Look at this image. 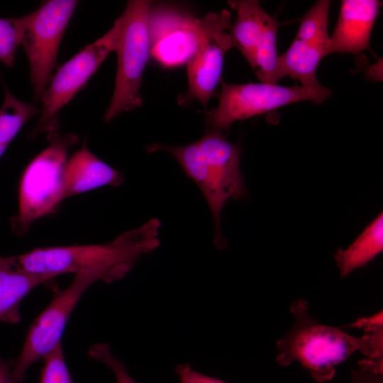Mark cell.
<instances>
[{
  "label": "cell",
  "mask_w": 383,
  "mask_h": 383,
  "mask_svg": "<svg viewBox=\"0 0 383 383\" xmlns=\"http://www.w3.org/2000/svg\"><path fill=\"white\" fill-rule=\"evenodd\" d=\"M290 311L294 322L292 328L277 343V362L281 365L299 363L314 380H331L335 367L357 351L366 361L383 365V321L378 318L363 320L359 338L342 330L320 323L309 313V304L300 299L293 301Z\"/></svg>",
  "instance_id": "6da1fadb"
},
{
  "label": "cell",
  "mask_w": 383,
  "mask_h": 383,
  "mask_svg": "<svg viewBox=\"0 0 383 383\" xmlns=\"http://www.w3.org/2000/svg\"><path fill=\"white\" fill-rule=\"evenodd\" d=\"M160 226L159 219L151 218L106 243L38 248L16 258L18 266L30 273L55 278L89 272L99 281L112 283L123 278L142 256L158 248Z\"/></svg>",
  "instance_id": "7a4b0ae2"
},
{
  "label": "cell",
  "mask_w": 383,
  "mask_h": 383,
  "mask_svg": "<svg viewBox=\"0 0 383 383\" xmlns=\"http://www.w3.org/2000/svg\"><path fill=\"white\" fill-rule=\"evenodd\" d=\"M48 140L50 145L28 165L20 181L18 212L10 219L18 235H23L37 219L54 212L65 199L67 153L79 138L56 133Z\"/></svg>",
  "instance_id": "3957f363"
},
{
  "label": "cell",
  "mask_w": 383,
  "mask_h": 383,
  "mask_svg": "<svg viewBox=\"0 0 383 383\" xmlns=\"http://www.w3.org/2000/svg\"><path fill=\"white\" fill-rule=\"evenodd\" d=\"M150 4L146 0L128 1L119 18L117 70L113 94L104 115L106 122L143 104L140 88L151 50L148 29Z\"/></svg>",
  "instance_id": "277c9868"
},
{
  "label": "cell",
  "mask_w": 383,
  "mask_h": 383,
  "mask_svg": "<svg viewBox=\"0 0 383 383\" xmlns=\"http://www.w3.org/2000/svg\"><path fill=\"white\" fill-rule=\"evenodd\" d=\"M78 1H44L32 13L18 18L21 45L27 56L35 99L40 100L55 66L59 48Z\"/></svg>",
  "instance_id": "5b68a950"
},
{
  "label": "cell",
  "mask_w": 383,
  "mask_h": 383,
  "mask_svg": "<svg viewBox=\"0 0 383 383\" xmlns=\"http://www.w3.org/2000/svg\"><path fill=\"white\" fill-rule=\"evenodd\" d=\"M120 28L121 21L118 18L104 35L58 69L42 95L41 115L30 137L43 133L49 138L57 133L59 111L87 84L109 54L116 51Z\"/></svg>",
  "instance_id": "8992f818"
},
{
  "label": "cell",
  "mask_w": 383,
  "mask_h": 383,
  "mask_svg": "<svg viewBox=\"0 0 383 383\" xmlns=\"http://www.w3.org/2000/svg\"><path fill=\"white\" fill-rule=\"evenodd\" d=\"M218 106L208 114L213 129H228L236 121L245 119L301 101L321 103L329 97L331 90L318 87H284L277 84L247 83L230 84L221 81Z\"/></svg>",
  "instance_id": "52a82bcc"
},
{
  "label": "cell",
  "mask_w": 383,
  "mask_h": 383,
  "mask_svg": "<svg viewBox=\"0 0 383 383\" xmlns=\"http://www.w3.org/2000/svg\"><path fill=\"white\" fill-rule=\"evenodd\" d=\"M98 281L94 274L82 272L74 274L66 288L55 291L49 304L33 321L19 355L12 362V375L16 383L24 379L31 365L61 345L67 322L75 306L85 291Z\"/></svg>",
  "instance_id": "ba28073f"
},
{
  "label": "cell",
  "mask_w": 383,
  "mask_h": 383,
  "mask_svg": "<svg viewBox=\"0 0 383 383\" xmlns=\"http://www.w3.org/2000/svg\"><path fill=\"white\" fill-rule=\"evenodd\" d=\"M226 9L209 12L201 18L184 15L165 35L151 45L150 56L167 67L187 64L213 36L231 27Z\"/></svg>",
  "instance_id": "9c48e42d"
},
{
  "label": "cell",
  "mask_w": 383,
  "mask_h": 383,
  "mask_svg": "<svg viewBox=\"0 0 383 383\" xmlns=\"http://www.w3.org/2000/svg\"><path fill=\"white\" fill-rule=\"evenodd\" d=\"M146 149L149 152H166L170 154L199 187L213 216L215 245L218 248H224L226 242L221 233V215L228 199L213 176L196 142L180 146L153 143L148 145Z\"/></svg>",
  "instance_id": "30bf717a"
},
{
  "label": "cell",
  "mask_w": 383,
  "mask_h": 383,
  "mask_svg": "<svg viewBox=\"0 0 383 383\" xmlns=\"http://www.w3.org/2000/svg\"><path fill=\"white\" fill-rule=\"evenodd\" d=\"M382 3L377 0H343L327 53L357 54L370 49V35Z\"/></svg>",
  "instance_id": "8fae6325"
},
{
  "label": "cell",
  "mask_w": 383,
  "mask_h": 383,
  "mask_svg": "<svg viewBox=\"0 0 383 383\" xmlns=\"http://www.w3.org/2000/svg\"><path fill=\"white\" fill-rule=\"evenodd\" d=\"M233 46L231 35L223 31L211 38L189 60L185 99H195L204 106L207 105L221 81L225 55Z\"/></svg>",
  "instance_id": "7c38bea8"
},
{
  "label": "cell",
  "mask_w": 383,
  "mask_h": 383,
  "mask_svg": "<svg viewBox=\"0 0 383 383\" xmlns=\"http://www.w3.org/2000/svg\"><path fill=\"white\" fill-rule=\"evenodd\" d=\"M196 142L227 199L243 197L246 189L240 169L239 148L216 129L209 131Z\"/></svg>",
  "instance_id": "4fadbf2b"
},
{
  "label": "cell",
  "mask_w": 383,
  "mask_h": 383,
  "mask_svg": "<svg viewBox=\"0 0 383 383\" xmlns=\"http://www.w3.org/2000/svg\"><path fill=\"white\" fill-rule=\"evenodd\" d=\"M123 174L97 157L86 146L68 160L65 174V199L104 186L118 187Z\"/></svg>",
  "instance_id": "5bb4252c"
},
{
  "label": "cell",
  "mask_w": 383,
  "mask_h": 383,
  "mask_svg": "<svg viewBox=\"0 0 383 383\" xmlns=\"http://www.w3.org/2000/svg\"><path fill=\"white\" fill-rule=\"evenodd\" d=\"M52 279L22 270L16 256H0V322L18 323L23 298L35 287Z\"/></svg>",
  "instance_id": "9a60e30c"
},
{
  "label": "cell",
  "mask_w": 383,
  "mask_h": 383,
  "mask_svg": "<svg viewBox=\"0 0 383 383\" xmlns=\"http://www.w3.org/2000/svg\"><path fill=\"white\" fill-rule=\"evenodd\" d=\"M228 4L237 11L236 19L231 25L229 34L234 46L237 47L250 65L266 29L274 17L261 7L258 1H231Z\"/></svg>",
  "instance_id": "2e32d148"
},
{
  "label": "cell",
  "mask_w": 383,
  "mask_h": 383,
  "mask_svg": "<svg viewBox=\"0 0 383 383\" xmlns=\"http://www.w3.org/2000/svg\"><path fill=\"white\" fill-rule=\"evenodd\" d=\"M326 55V50L294 38L289 48L278 57V77L289 76L304 87L321 85L316 78V70L321 60Z\"/></svg>",
  "instance_id": "e0dca14e"
},
{
  "label": "cell",
  "mask_w": 383,
  "mask_h": 383,
  "mask_svg": "<svg viewBox=\"0 0 383 383\" xmlns=\"http://www.w3.org/2000/svg\"><path fill=\"white\" fill-rule=\"evenodd\" d=\"M383 250V214L370 223L346 249H338L335 261L342 277L371 261Z\"/></svg>",
  "instance_id": "ac0fdd59"
},
{
  "label": "cell",
  "mask_w": 383,
  "mask_h": 383,
  "mask_svg": "<svg viewBox=\"0 0 383 383\" xmlns=\"http://www.w3.org/2000/svg\"><path fill=\"white\" fill-rule=\"evenodd\" d=\"M4 98L0 107V151L5 152L23 125L40 110L17 99L4 84Z\"/></svg>",
  "instance_id": "d6986e66"
},
{
  "label": "cell",
  "mask_w": 383,
  "mask_h": 383,
  "mask_svg": "<svg viewBox=\"0 0 383 383\" xmlns=\"http://www.w3.org/2000/svg\"><path fill=\"white\" fill-rule=\"evenodd\" d=\"M331 1L319 0L301 18L295 38L318 45L326 50L329 40L328 21Z\"/></svg>",
  "instance_id": "ffe728a7"
},
{
  "label": "cell",
  "mask_w": 383,
  "mask_h": 383,
  "mask_svg": "<svg viewBox=\"0 0 383 383\" xmlns=\"http://www.w3.org/2000/svg\"><path fill=\"white\" fill-rule=\"evenodd\" d=\"M20 45L21 29L18 18H0V62L7 67H13Z\"/></svg>",
  "instance_id": "44dd1931"
},
{
  "label": "cell",
  "mask_w": 383,
  "mask_h": 383,
  "mask_svg": "<svg viewBox=\"0 0 383 383\" xmlns=\"http://www.w3.org/2000/svg\"><path fill=\"white\" fill-rule=\"evenodd\" d=\"M43 360L39 383H73L61 345Z\"/></svg>",
  "instance_id": "7402d4cb"
},
{
  "label": "cell",
  "mask_w": 383,
  "mask_h": 383,
  "mask_svg": "<svg viewBox=\"0 0 383 383\" xmlns=\"http://www.w3.org/2000/svg\"><path fill=\"white\" fill-rule=\"evenodd\" d=\"M91 359L108 367L113 372L116 383H138L128 372L125 364L111 351L106 343H96L88 351Z\"/></svg>",
  "instance_id": "603a6c76"
},
{
  "label": "cell",
  "mask_w": 383,
  "mask_h": 383,
  "mask_svg": "<svg viewBox=\"0 0 383 383\" xmlns=\"http://www.w3.org/2000/svg\"><path fill=\"white\" fill-rule=\"evenodd\" d=\"M350 383H383V370L367 363L363 359L350 370Z\"/></svg>",
  "instance_id": "cb8c5ba5"
},
{
  "label": "cell",
  "mask_w": 383,
  "mask_h": 383,
  "mask_svg": "<svg viewBox=\"0 0 383 383\" xmlns=\"http://www.w3.org/2000/svg\"><path fill=\"white\" fill-rule=\"evenodd\" d=\"M175 371L179 376V383H226L192 368L189 364H179Z\"/></svg>",
  "instance_id": "d4e9b609"
},
{
  "label": "cell",
  "mask_w": 383,
  "mask_h": 383,
  "mask_svg": "<svg viewBox=\"0 0 383 383\" xmlns=\"http://www.w3.org/2000/svg\"><path fill=\"white\" fill-rule=\"evenodd\" d=\"M0 383H16L12 375V363L4 361L1 356Z\"/></svg>",
  "instance_id": "484cf974"
}]
</instances>
